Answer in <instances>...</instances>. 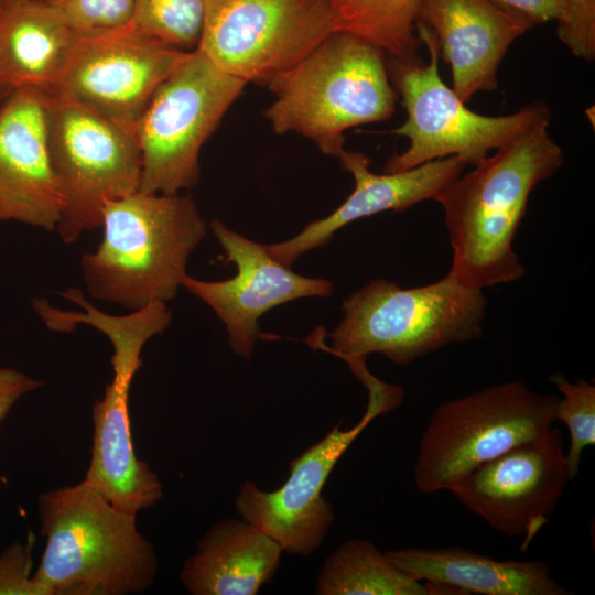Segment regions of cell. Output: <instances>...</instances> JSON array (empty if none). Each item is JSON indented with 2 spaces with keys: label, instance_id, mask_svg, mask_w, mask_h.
I'll return each instance as SVG.
<instances>
[{
  "label": "cell",
  "instance_id": "obj_14",
  "mask_svg": "<svg viewBox=\"0 0 595 595\" xmlns=\"http://www.w3.org/2000/svg\"><path fill=\"white\" fill-rule=\"evenodd\" d=\"M209 228L237 274L224 281H203L186 274L182 286L213 309L224 323L235 354L250 359L261 336L258 320L267 311L302 298H327L333 284L326 279L295 273L274 259L266 245L252 241L213 219Z\"/></svg>",
  "mask_w": 595,
  "mask_h": 595
},
{
  "label": "cell",
  "instance_id": "obj_30",
  "mask_svg": "<svg viewBox=\"0 0 595 595\" xmlns=\"http://www.w3.org/2000/svg\"><path fill=\"white\" fill-rule=\"evenodd\" d=\"M44 381L17 369L0 367V422L23 396L41 388Z\"/></svg>",
  "mask_w": 595,
  "mask_h": 595
},
{
  "label": "cell",
  "instance_id": "obj_10",
  "mask_svg": "<svg viewBox=\"0 0 595 595\" xmlns=\"http://www.w3.org/2000/svg\"><path fill=\"white\" fill-rule=\"evenodd\" d=\"M333 32L327 0H206L196 50L224 73L268 86Z\"/></svg>",
  "mask_w": 595,
  "mask_h": 595
},
{
  "label": "cell",
  "instance_id": "obj_18",
  "mask_svg": "<svg viewBox=\"0 0 595 595\" xmlns=\"http://www.w3.org/2000/svg\"><path fill=\"white\" fill-rule=\"evenodd\" d=\"M130 387L110 381L93 405L91 456L83 479L113 507L137 515L163 497V487L133 448L129 413Z\"/></svg>",
  "mask_w": 595,
  "mask_h": 595
},
{
  "label": "cell",
  "instance_id": "obj_26",
  "mask_svg": "<svg viewBox=\"0 0 595 595\" xmlns=\"http://www.w3.org/2000/svg\"><path fill=\"white\" fill-rule=\"evenodd\" d=\"M559 390L555 421H562L569 430L570 445L565 453L567 474L573 480L580 469L583 451L595 444V386L584 378L570 382L563 375L550 376Z\"/></svg>",
  "mask_w": 595,
  "mask_h": 595
},
{
  "label": "cell",
  "instance_id": "obj_13",
  "mask_svg": "<svg viewBox=\"0 0 595 595\" xmlns=\"http://www.w3.org/2000/svg\"><path fill=\"white\" fill-rule=\"evenodd\" d=\"M389 410L369 401L361 420L351 429L336 424L320 442L290 464V475L278 489L266 491L245 482L235 498L241 519L277 541L283 552L309 556L324 542L334 520L333 505L322 489L340 456L361 431Z\"/></svg>",
  "mask_w": 595,
  "mask_h": 595
},
{
  "label": "cell",
  "instance_id": "obj_19",
  "mask_svg": "<svg viewBox=\"0 0 595 595\" xmlns=\"http://www.w3.org/2000/svg\"><path fill=\"white\" fill-rule=\"evenodd\" d=\"M282 548L244 519H224L198 541L181 570L192 595H256L275 574Z\"/></svg>",
  "mask_w": 595,
  "mask_h": 595
},
{
  "label": "cell",
  "instance_id": "obj_6",
  "mask_svg": "<svg viewBox=\"0 0 595 595\" xmlns=\"http://www.w3.org/2000/svg\"><path fill=\"white\" fill-rule=\"evenodd\" d=\"M429 62L419 56L390 57L391 83L402 98L405 121L391 132L407 137L408 149L390 156L383 172H399L429 161L457 156L465 165H476L528 128L550 122L551 111L543 101H532L513 113L484 116L465 106L439 73L440 50L433 33L415 22Z\"/></svg>",
  "mask_w": 595,
  "mask_h": 595
},
{
  "label": "cell",
  "instance_id": "obj_24",
  "mask_svg": "<svg viewBox=\"0 0 595 595\" xmlns=\"http://www.w3.org/2000/svg\"><path fill=\"white\" fill-rule=\"evenodd\" d=\"M335 31L360 37L390 57L416 56L421 44L415 36L420 0H327Z\"/></svg>",
  "mask_w": 595,
  "mask_h": 595
},
{
  "label": "cell",
  "instance_id": "obj_1",
  "mask_svg": "<svg viewBox=\"0 0 595 595\" xmlns=\"http://www.w3.org/2000/svg\"><path fill=\"white\" fill-rule=\"evenodd\" d=\"M549 123L519 133L435 198L444 209L453 250L448 272L462 283L483 290L523 277L513 238L532 190L564 163Z\"/></svg>",
  "mask_w": 595,
  "mask_h": 595
},
{
  "label": "cell",
  "instance_id": "obj_33",
  "mask_svg": "<svg viewBox=\"0 0 595 595\" xmlns=\"http://www.w3.org/2000/svg\"><path fill=\"white\" fill-rule=\"evenodd\" d=\"M39 1H43V2H52L53 0H39Z\"/></svg>",
  "mask_w": 595,
  "mask_h": 595
},
{
  "label": "cell",
  "instance_id": "obj_15",
  "mask_svg": "<svg viewBox=\"0 0 595 595\" xmlns=\"http://www.w3.org/2000/svg\"><path fill=\"white\" fill-rule=\"evenodd\" d=\"M47 96L22 87L0 106V221L53 230L62 198L48 155Z\"/></svg>",
  "mask_w": 595,
  "mask_h": 595
},
{
  "label": "cell",
  "instance_id": "obj_34",
  "mask_svg": "<svg viewBox=\"0 0 595 595\" xmlns=\"http://www.w3.org/2000/svg\"><path fill=\"white\" fill-rule=\"evenodd\" d=\"M1 106V105H0Z\"/></svg>",
  "mask_w": 595,
  "mask_h": 595
},
{
  "label": "cell",
  "instance_id": "obj_5",
  "mask_svg": "<svg viewBox=\"0 0 595 595\" xmlns=\"http://www.w3.org/2000/svg\"><path fill=\"white\" fill-rule=\"evenodd\" d=\"M344 317L327 334V349L351 367L369 354L408 365L440 348L483 335L487 299L450 272L439 281L402 289L383 279L343 300Z\"/></svg>",
  "mask_w": 595,
  "mask_h": 595
},
{
  "label": "cell",
  "instance_id": "obj_17",
  "mask_svg": "<svg viewBox=\"0 0 595 595\" xmlns=\"http://www.w3.org/2000/svg\"><path fill=\"white\" fill-rule=\"evenodd\" d=\"M338 159L355 180L354 191L332 214L311 221L291 239L266 245L281 263L291 267L302 255L327 245L337 230L357 219L435 201L466 166L457 156H447L409 170L377 174L370 170L368 156L360 152L344 149Z\"/></svg>",
  "mask_w": 595,
  "mask_h": 595
},
{
  "label": "cell",
  "instance_id": "obj_16",
  "mask_svg": "<svg viewBox=\"0 0 595 595\" xmlns=\"http://www.w3.org/2000/svg\"><path fill=\"white\" fill-rule=\"evenodd\" d=\"M435 36L463 102L498 86L509 46L533 26L495 0H420L416 21Z\"/></svg>",
  "mask_w": 595,
  "mask_h": 595
},
{
  "label": "cell",
  "instance_id": "obj_21",
  "mask_svg": "<svg viewBox=\"0 0 595 595\" xmlns=\"http://www.w3.org/2000/svg\"><path fill=\"white\" fill-rule=\"evenodd\" d=\"M76 41L51 2L9 0L0 10V97L22 87L48 93Z\"/></svg>",
  "mask_w": 595,
  "mask_h": 595
},
{
  "label": "cell",
  "instance_id": "obj_32",
  "mask_svg": "<svg viewBox=\"0 0 595 595\" xmlns=\"http://www.w3.org/2000/svg\"><path fill=\"white\" fill-rule=\"evenodd\" d=\"M9 0H0V10L6 6Z\"/></svg>",
  "mask_w": 595,
  "mask_h": 595
},
{
  "label": "cell",
  "instance_id": "obj_9",
  "mask_svg": "<svg viewBox=\"0 0 595 595\" xmlns=\"http://www.w3.org/2000/svg\"><path fill=\"white\" fill-rule=\"evenodd\" d=\"M245 86L198 50L190 52L158 87L137 122L139 191L178 194L194 187L201 176V149Z\"/></svg>",
  "mask_w": 595,
  "mask_h": 595
},
{
  "label": "cell",
  "instance_id": "obj_7",
  "mask_svg": "<svg viewBox=\"0 0 595 595\" xmlns=\"http://www.w3.org/2000/svg\"><path fill=\"white\" fill-rule=\"evenodd\" d=\"M558 400L515 380L441 403L420 440L416 488L423 494L450 490L484 463L542 436L555 422Z\"/></svg>",
  "mask_w": 595,
  "mask_h": 595
},
{
  "label": "cell",
  "instance_id": "obj_23",
  "mask_svg": "<svg viewBox=\"0 0 595 595\" xmlns=\"http://www.w3.org/2000/svg\"><path fill=\"white\" fill-rule=\"evenodd\" d=\"M317 595H429L424 582L400 570L366 539H349L323 562Z\"/></svg>",
  "mask_w": 595,
  "mask_h": 595
},
{
  "label": "cell",
  "instance_id": "obj_11",
  "mask_svg": "<svg viewBox=\"0 0 595 595\" xmlns=\"http://www.w3.org/2000/svg\"><path fill=\"white\" fill-rule=\"evenodd\" d=\"M570 482L560 429L475 468L450 489L470 512L526 551L549 522Z\"/></svg>",
  "mask_w": 595,
  "mask_h": 595
},
{
  "label": "cell",
  "instance_id": "obj_22",
  "mask_svg": "<svg viewBox=\"0 0 595 595\" xmlns=\"http://www.w3.org/2000/svg\"><path fill=\"white\" fill-rule=\"evenodd\" d=\"M60 294L82 310L64 311L44 299L34 300L33 307L46 327L68 333L79 324H87L98 329L113 347V379L125 382L131 383L141 367V351L147 342L163 333L172 322V313L165 302H153L126 315H112L98 310L79 289L69 288Z\"/></svg>",
  "mask_w": 595,
  "mask_h": 595
},
{
  "label": "cell",
  "instance_id": "obj_25",
  "mask_svg": "<svg viewBox=\"0 0 595 595\" xmlns=\"http://www.w3.org/2000/svg\"><path fill=\"white\" fill-rule=\"evenodd\" d=\"M206 0H134L129 30L181 52L197 48Z\"/></svg>",
  "mask_w": 595,
  "mask_h": 595
},
{
  "label": "cell",
  "instance_id": "obj_27",
  "mask_svg": "<svg viewBox=\"0 0 595 595\" xmlns=\"http://www.w3.org/2000/svg\"><path fill=\"white\" fill-rule=\"evenodd\" d=\"M68 29L77 36H94L123 29L134 0H53Z\"/></svg>",
  "mask_w": 595,
  "mask_h": 595
},
{
  "label": "cell",
  "instance_id": "obj_4",
  "mask_svg": "<svg viewBox=\"0 0 595 595\" xmlns=\"http://www.w3.org/2000/svg\"><path fill=\"white\" fill-rule=\"evenodd\" d=\"M268 87L274 101L263 115L279 133L311 139L338 158L346 130L388 120L398 93L385 52L346 32L335 31Z\"/></svg>",
  "mask_w": 595,
  "mask_h": 595
},
{
  "label": "cell",
  "instance_id": "obj_2",
  "mask_svg": "<svg viewBox=\"0 0 595 595\" xmlns=\"http://www.w3.org/2000/svg\"><path fill=\"white\" fill-rule=\"evenodd\" d=\"M104 238L82 256L88 295L131 311L173 300L207 224L188 194L137 191L107 202Z\"/></svg>",
  "mask_w": 595,
  "mask_h": 595
},
{
  "label": "cell",
  "instance_id": "obj_28",
  "mask_svg": "<svg viewBox=\"0 0 595 595\" xmlns=\"http://www.w3.org/2000/svg\"><path fill=\"white\" fill-rule=\"evenodd\" d=\"M560 41L576 57L595 58V0H564L562 15L556 21Z\"/></svg>",
  "mask_w": 595,
  "mask_h": 595
},
{
  "label": "cell",
  "instance_id": "obj_31",
  "mask_svg": "<svg viewBox=\"0 0 595 595\" xmlns=\"http://www.w3.org/2000/svg\"><path fill=\"white\" fill-rule=\"evenodd\" d=\"M501 7L524 19L532 26L558 21L562 15L564 0H495Z\"/></svg>",
  "mask_w": 595,
  "mask_h": 595
},
{
  "label": "cell",
  "instance_id": "obj_29",
  "mask_svg": "<svg viewBox=\"0 0 595 595\" xmlns=\"http://www.w3.org/2000/svg\"><path fill=\"white\" fill-rule=\"evenodd\" d=\"M35 537L29 533L25 542H13L0 555V595H51L31 575L32 550Z\"/></svg>",
  "mask_w": 595,
  "mask_h": 595
},
{
  "label": "cell",
  "instance_id": "obj_3",
  "mask_svg": "<svg viewBox=\"0 0 595 595\" xmlns=\"http://www.w3.org/2000/svg\"><path fill=\"white\" fill-rule=\"evenodd\" d=\"M37 515L45 548L33 578L51 595H129L153 584L158 556L137 515L86 482L40 494Z\"/></svg>",
  "mask_w": 595,
  "mask_h": 595
},
{
  "label": "cell",
  "instance_id": "obj_20",
  "mask_svg": "<svg viewBox=\"0 0 595 595\" xmlns=\"http://www.w3.org/2000/svg\"><path fill=\"white\" fill-rule=\"evenodd\" d=\"M387 556L421 582L450 585L461 594L570 595L541 561L496 560L461 547L401 548Z\"/></svg>",
  "mask_w": 595,
  "mask_h": 595
},
{
  "label": "cell",
  "instance_id": "obj_8",
  "mask_svg": "<svg viewBox=\"0 0 595 595\" xmlns=\"http://www.w3.org/2000/svg\"><path fill=\"white\" fill-rule=\"evenodd\" d=\"M46 128L51 167L62 198L55 229L65 244H72L84 231L101 226L107 202L139 191L141 152L136 129L51 94Z\"/></svg>",
  "mask_w": 595,
  "mask_h": 595
},
{
  "label": "cell",
  "instance_id": "obj_12",
  "mask_svg": "<svg viewBox=\"0 0 595 595\" xmlns=\"http://www.w3.org/2000/svg\"><path fill=\"white\" fill-rule=\"evenodd\" d=\"M188 53L156 44L127 26L77 36L48 94L136 129L158 87Z\"/></svg>",
  "mask_w": 595,
  "mask_h": 595
}]
</instances>
